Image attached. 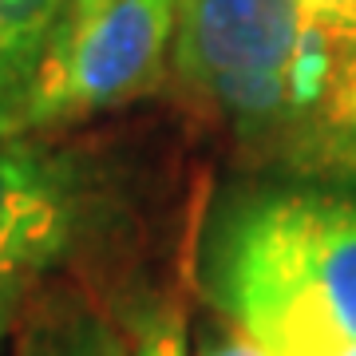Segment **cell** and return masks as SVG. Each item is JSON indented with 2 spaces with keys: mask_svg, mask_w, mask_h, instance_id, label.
Returning a JSON list of instances; mask_svg holds the SVG:
<instances>
[{
  "mask_svg": "<svg viewBox=\"0 0 356 356\" xmlns=\"http://www.w3.org/2000/svg\"><path fill=\"white\" fill-rule=\"evenodd\" d=\"M107 4V0H67V13H64V28H72V24H83L88 16H95ZM60 28V32H64Z\"/></svg>",
  "mask_w": 356,
  "mask_h": 356,
  "instance_id": "9c48e42d",
  "label": "cell"
},
{
  "mask_svg": "<svg viewBox=\"0 0 356 356\" xmlns=\"http://www.w3.org/2000/svg\"><path fill=\"white\" fill-rule=\"evenodd\" d=\"M178 0H107L60 32L24 135H56L151 95L170 72Z\"/></svg>",
  "mask_w": 356,
  "mask_h": 356,
  "instance_id": "277c9868",
  "label": "cell"
},
{
  "mask_svg": "<svg viewBox=\"0 0 356 356\" xmlns=\"http://www.w3.org/2000/svg\"><path fill=\"white\" fill-rule=\"evenodd\" d=\"M202 289L269 356L356 344V186L266 178L234 186L202 229Z\"/></svg>",
  "mask_w": 356,
  "mask_h": 356,
  "instance_id": "7a4b0ae2",
  "label": "cell"
},
{
  "mask_svg": "<svg viewBox=\"0 0 356 356\" xmlns=\"http://www.w3.org/2000/svg\"><path fill=\"white\" fill-rule=\"evenodd\" d=\"M111 218L115 198L79 151L44 135L0 143V305L20 309L32 289L76 266Z\"/></svg>",
  "mask_w": 356,
  "mask_h": 356,
  "instance_id": "3957f363",
  "label": "cell"
},
{
  "mask_svg": "<svg viewBox=\"0 0 356 356\" xmlns=\"http://www.w3.org/2000/svg\"><path fill=\"white\" fill-rule=\"evenodd\" d=\"M8 356H135V348L83 281L56 277L16 309Z\"/></svg>",
  "mask_w": 356,
  "mask_h": 356,
  "instance_id": "5b68a950",
  "label": "cell"
},
{
  "mask_svg": "<svg viewBox=\"0 0 356 356\" xmlns=\"http://www.w3.org/2000/svg\"><path fill=\"white\" fill-rule=\"evenodd\" d=\"M135 356H186V325H182V313H154L143 325Z\"/></svg>",
  "mask_w": 356,
  "mask_h": 356,
  "instance_id": "52a82bcc",
  "label": "cell"
},
{
  "mask_svg": "<svg viewBox=\"0 0 356 356\" xmlns=\"http://www.w3.org/2000/svg\"><path fill=\"white\" fill-rule=\"evenodd\" d=\"M341 356H356V344H353V348H348V353H341Z\"/></svg>",
  "mask_w": 356,
  "mask_h": 356,
  "instance_id": "8fae6325",
  "label": "cell"
},
{
  "mask_svg": "<svg viewBox=\"0 0 356 356\" xmlns=\"http://www.w3.org/2000/svg\"><path fill=\"white\" fill-rule=\"evenodd\" d=\"M67 0H0V143L24 139Z\"/></svg>",
  "mask_w": 356,
  "mask_h": 356,
  "instance_id": "8992f818",
  "label": "cell"
},
{
  "mask_svg": "<svg viewBox=\"0 0 356 356\" xmlns=\"http://www.w3.org/2000/svg\"><path fill=\"white\" fill-rule=\"evenodd\" d=\"M13 321H16V309L0 305V344H4V337H8V329H13Z\"/></svg>",
  "mask_w": 356,
  "mask_h": 356,
  "instance_id": "30bf717a",
  "label": "cell"
},
{
  "mask_svg": "<svg viewBox=\"0 0 356 356\" xmlns=\"http://www.w3.org/2000/svg\"><path fill=\"white\" fill-rule=\"evenodd\" d=\"M170 76L245 170L356 186V32L305 0H178Z\"/></svg>",
  "mask_w": 356,
  "mask_h": 356,
  "instance_id": "6da1fadb",
  "label": "cell"
},
{
  "mask_svg": "<svg viewBox=\"0 0 356 356\" xmlns=\"http://www.w3.org/2000/svg\"><path fill=\"white\" fill-rule=\"evenodd\" d=\"M309 8L321 16V20H329V24H341L348 32H356V0H305Z\"/></svg>",
  "mask_w": 356,
  "mask_h": 356,
  "instance_id": "ba28073f",
  "label": "cell"
}]
</instances>
